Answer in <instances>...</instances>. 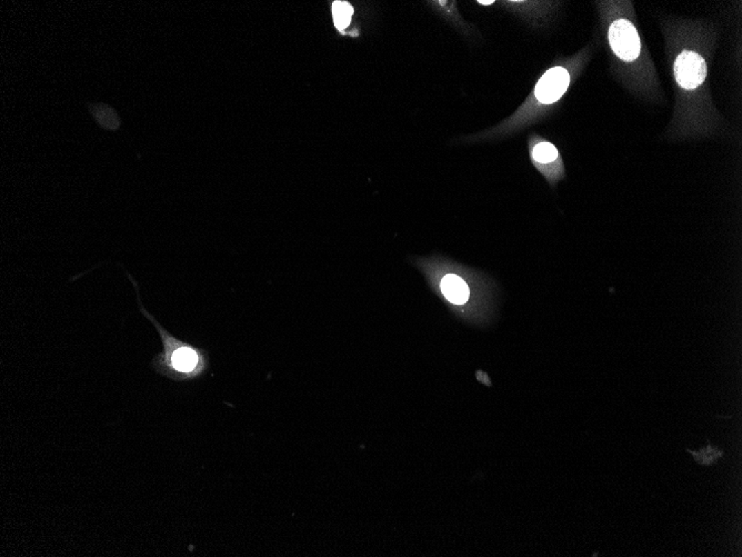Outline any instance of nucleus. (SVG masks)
Masks as SVG:
<instances>
[{"label":"nucleus","mask_w":742,"mask_h":557,"mask_svg":"<svg viewBox=\"0 0 742 557\" xmlns=\"http://www.w3.org/2000/svg\"><path fill=\"white\" fill-rule=\"evenodd\" d=\"M148 319L159 332L162 337L164 350L153 361V367L157 372L173 381H193L202 377L209 368V356L206 350L170 335L167 330L153 319L151 314L142 310Z\"/></svg>","instance_id":"nucleus-1"},{"label":"nucleus","mask_w":742,"mask_h":557,"mask_svg":"<svg viewBox=\"0 0 742 557\" xmlns=\"http://www.w3.org/2000/svg\"><path fill=\"white\" fill-rule=\"evenodd\" d=\"M610 46L618 57L625 62H632L639 57L641 52L640 37L637 29L629 20L618 19L609 28Z\"/></svg>","instance_id":"nucleus-2"},{"label":"nucleus","mask_w":742,"mask_h":557,"mask_svg":"<svg viewBox=\"0 0 742 557\" xmlns=\"http://www.w3.org/2000/svg\"><path fill=\"white\" fill-rule=\"evenodd\" d=\"M674 76L681 88L694 91L707 77V64L698 53L686 50L676 59Z\"/></svg>","instance_id":"nucleus-3"},{"label":"nucleus","mask_w":742,"mask_h":557,"mask_svg":"<svg viewBox=\"0 0 742 557\" xmlns=\"http://www.w3.org/2000/svg\"><path fill=\"white\" fill-rule=\"evenodd\" d=\"M569 83V73L562 67H555L548 70L539 80L535 86V97L542 104L555 103L564 94Z\"/></svg>","instance_id":"nucleus-4"},{"label":"nucleus","mask_w":742,"mask_h":557,"mask_svg":"<svg viewBox=\"0 0 742 557\" xmlns=\"http://www.w3.org/2000/svg\"><path fill=\"white\" fill-rule=\"evenodd\" d=\"M441 290L446 299L456 305L465 304L470 294V290L465 281L460 278L459 276L453 275V274L446 275L442 278Z\"/></svg>","instance_id":"nucleus-5"},{"label":"nucleus","mask_w":742,"mask_h":557,"mask_svg":"<svg viewBox=\"0 0 742 557\" xmlns=\"http://www.w3.org/2000/svg\"><path fill=\"white\" fill-rule=\"evenodd\" d=\"M89 108L93 116L104 129L116 131L120 127V117L109 106L104 105V104H95V105L89 106Z\"/></svg>","instance_id":"nucleus-6"},{"label":"nucleus","mask_w":742,"mask_h":557,"mask_svg":"<svg viewBox=\"0 0 742 557\" xmlns=\"http://www.w3.org/2000/svg\"><path fill=\"white\" fill-rule=\"evenodd\" d=\"M533 158L537 165L549 166L558 160L559 153L553 144L539 142L533 147Z\"/></svg>","instance_id":"nucleus-7"},{"label":"nucleus","mask_w":742,"mask_h":557,"mask_svg":"<svg viewBox=\"0 0 742 557\" xmlns=\"http://www.w3.org/2000/svg\"><path fill=\"white\" fill-rule=\"evenodd\" d=\"M354 8L347 1H334L332 5V16H334V26L338 30H345L352 21Z\"/></svg>","instance_id":"nucleus-8"},{"label":"nucleus","mask_w":742,"mask_h":557,"mask_svg":"<svg viewBox=\"0 0 742 557\" xmlns=\"http://www.w3.org/2000/svg\"><path fill=\"white\" fill-rule=\"evenodd\" d=\"M708 445L705 449H700V451H692V449H687L686 451L694 456V461L697 462L700 465L703 466H709L714 461L720 460L723 457V449H720L717 446H711L710 442L707 441Z\"/></svg>","instance_id":"nucleus-9"},{"label":"nucleus","mask_w":742,"mask_h":557,"mask_svg":"<svg viewBox=\"0 0 742 557\" xmlns=\"http://www.w3.org/2000/svg\"><path fill=\"white\" fill-rule=\"evenodd\" d=\"M479 3H482V5H491V3H493V0H491V1H482V0H480Z\"/></svg>","instance_id":"nucleus-10"}]
</instances>
